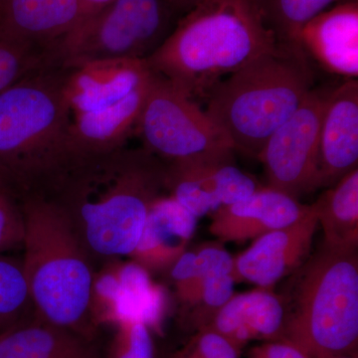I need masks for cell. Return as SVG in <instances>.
Returning <instances> with one entry per match:
<instances>
[{
    "label": "cell",
    "mask_w": 358,
    "mask_h": 358,
    "mask_svg": "<svg viewBox=\"0 0 358 358\" xmlns=\"http://www.w3.org/2000/svg\"><path fill=\"white\" fill-rule=\"evenodd\" d=\"M166 187V164L145 148L78 155L43 196L69 218L90 257L131 256Z\"/></svg>",
    "instance_id": "cell-1"
},
{
    "label": "cell",
    "mask_w": 358,
    "mask_h": 358,
    "mask_svg": "<svg viewBox=\"0 0 358 358\" xmlns=\"http://www.w3.org/2000/svg\"><path fill=\"white\" fill-rule=\"evenodd\" d=\"M278 44L264 0H202L145 61L195 100Z\"/></svg>",
    "instance_id": "cell-2"
},
{
    "label": "cell",
    "mask_w": 358,
    "mask_h": 358,
    "mask_svg": "<svg viewBox=\"0 0 358 358\" xmlns=\"http://www.w3.org/2000/svg\"><path fill=\"white\" fill-rule=\"evenodd\" d=\"M66 73L41 68L0 92V179L18 199L45 194L78 155Z\"/></svg>",
    "instance_id": "cell-3"
},
{
    "label": "cell",
    "mask_w": 358,
    "mask_h": 358,
    "mask_svg": "<svg viewBox=\"0 0 358 358\" xmlns=\"http://www.w3.org/2000/svg\"><path fill=\"white\" fill-rule=\"evenodd\" d=\"M315 74L300 44L280 43L206 94L205 112L234 150L258 157L266 141L299 109Z\"/></svg>",
    "instance_id": "cell-4"
},
{
    "label": "cell",
    "mask_w": 358,
    "mask_h": 358,
    "mask_svg": "<svg viewBox=\"0 0 358 358\" xmlns=\"http://www.w3.org/2000/svg\"><path fill=\"white\" fill-rule=\"evenodd\" d=\"M20 200L25 224L22 263L35 313L91 341L96 327L91 257L52 200L39 194Z\"/></svg>",
    "instance_id": "cell-5"
},
{
    "label": "cell",
    "mask_w": 358,
    "mask_h": 358,
    "mask_svg": "<svg viewBox=\"0 0 358 358\" xmlns=\"http://www.w3.org/2000/svg\"><path fill=\"white\" fill-rule=\"evenodd\" d=\"M358 245H320L293 273L281 296L280 341L310 358L357 355Z\"/></svg>",
    "instance_id": "cell-6"
},
{
    "label": "cell",
    "mask_w": 358,
    "mask_h": 358,
    "mask_svg": "<svg viewBox=\"0 0 358 358\" xmlns=\"http://www.w3.org/2000/svg\"><path fill=\"white\" fill-rule=\"evenodd\" d=\"M164 0H115L43 50L45 67L70 70L107 59H147L166 38Z\"/></svg>",
    "instance_id": "cell-7"
},
{
    "label": "cell",
    "mask_w": 358,
    "mask_h": 358,
    "mask_svg": "<svg viewBox=\"0 0 358 358\" xmlns=\"http://www.w3.org/2000/svg\"><path fill=\"white\" fill-rule=\"evenodd\" d=\"M143 148L169 164L234 157L227 136L194 99L154 73L136 127Z\"/></svg>",
    "instance_id": "cell-8"
},
{
    "label": "cell",
    "mask_w": 358,
    "mask_h": 358,
    "mask_svg": "<svg viewBox=\"0 0 358 358\" xmlns=\"http://www.w3.org/2000/svg\"><path fill=\"white\" fill-rule=\"evenodd\" d=\"M326 94L313 88L266 141L257 159L263 164L268 187L296 199L319 189L317 155Z\"/></svg>",
    "instance_id": "cell-9"
},
{
    "label": "cell",
    "mask_w": 358,
    "mask_h": 358,
    "mask_svg": "<svg viewBox=\"0 0 358 358\" xmlns=\"http://www.w3.org/2000/svg\"><path fill=\"white\" fill-rule=\"evenodd\" d=\"M166 187L171 197L199 218L246 199L261 185L231 157L169 162Z\"/></svg>",
    "instance_id": "cell-10"
},
{
    "label": "cell",
    "mask_w": 358,
    "mask_h": 358,
    "mask_svg": "<svg viewBox=\"0 0 358 358\" xmlns=\"http://www.w3.org/2000/svg\"><path fill=\"white\" fill-rule=\"evenodd\" d=\"M319 222L312 204L296 222L256 238L248 249L233 258L235 282H249L273 289L308 260Z\"/></svg>",
    "instance_id": "cell-11"
},
{
    "label": "cell",
    "mask_w": 358,
    "mask_h": 358,
    "mask_svg": "<svg viewBox=\"0 0 358 358\" xmlns=\"http://www.w3.org/2000/svg\"><path fill=\"white\" fill-rule=\"evenodd\" d=\"M358 166V82L327 91L320 127L317 188L331 187Z\"/></svg>",
    "instance_id": "cell-12"
},
{
    "label": "cell",
    "mask_w": 358,
    "mask_h": 358,
    "mask_svg": "<svg viewBox=\"0 0 358 358\" xmlns=\"http://www.w3.org/2000/svg\"><path fill=\"white\" fill-rule=\"evenodd\" d=\"M152 75L145 59L85 63L66 73V102L73 115L106 109L147 85Z\"/></svg>",
    "instance_id": "cell-13"
},
{
    "label": "cell",
    "mask_w": 358,
    "mask_h": 358,
    "mask_svg": "<svg viewBox=\"0 0 358 358\" xmlns=\"http://www.w3.org/2000/svg\"><path fill=\"white\" fill-rule=\"evenodd\" d=\"M308 206L285 193L261 186L246 199L214 211L209 231L220 242L242 243L291 225Z\"/></svg>",
    "instance_id": "cell-14"
},
{
    "label": "cell",
    "mask_w": 358,
    "mask_h": 358,
    "mask_svg": "<svg viewBox=\"0 0 358 358\" xmlns=\"http://www.w3.org/2000/svg\"><path fill=\"white\" fill-rule=\"evenodd\" d=\"M299 44L327 72L357 79L358 2H341L313 17L301 28Z\"/></svg>",
    "instance_id": "cell-15"
},
{
    "label": "cell",
    "mask_w": 358,
    "mask_h": 358,
    "mask_svg": "<svg viewBox=\"0 0 358 358\" xmlns=\"http://www.w3.org/2000/svg\"><path fill=\"white\" fill-rule=\"evenodd\" d=\"M284 322L280 294L272 289L258 288L233 294L202 329L220 334L241 350L252 341H280Z\"/></svg>",
    "instance_id": "cell-16"
},
{
    "label": "cell",
    "mask_w": 358,
    "mask_h": 358,
    "mask_svg": "<svg viewBox=\"0 0 358 358\" xmlns=\"http://www.w3.org/2000/svg\"><path fill=\"white\" fill-rule=\"evenodd\" d=\"M80 20L78 0H0V31L42 50Z\"/></svg>",
    "instance_id": "cell-17"
},
{
    "label": "cell",
    "mask_w": 358,
    "mask_h": 358,
    "mask_svg": "<svg viewBox=\"0 0 358 358\" xmlns=\"http://www.w3.org/2000/svg\"><path fill=\"white\" fill-rule=\"evenodd\" d=\"M197 218L173 197L162 195L148 212L134 256L145 267L173 266L185 253L196 229Z\"/></svg>",
    "instance_id": "cell-18"
},
{
    "label": "cell",
    "mask_w": 358,
    "mask_h": 358,
    "mask_svg": "<svg viewBox=\"0 0 358 358\" xmlns=\"http://www.w3.org/2000/svg\"><path fill=\"white\" fill-rule=\"evenodd\" d=\"M0 358H100L90 339L35 313L0 333Z\"/></svg>",
    "instance_id": "cell-19"
},
{
    "label": "cell",
    "mask_w": 358,
    "mask_h": 358,
    "mask_svg": "<svg viewBox=\"0 0 358 358\" xmlns=\"http://www.w3.org/2000/svg\"><path fill=\"white\" fill-rule=\"evenodd\" d=\"M150 81L106 109L73 115L71 138L77 154H95L124 147L138 124Z\"/></svg>",
    "instance_id": "cell-20"
},
{
    "label": "cell",
    "mask_w": 358,
    "mask_h": 358,
    "mask_svg": "<svg viewBox=\"0 0 358 358\" xmlns=\"http://www.w3.org/2000/svg\"><path fill=\"white\" fill-rule=\"evenodd\" d=\"M312 206L324 243L358 245V169L322 193Z\"/></svg>",
    "instance_id": "cell-21"
},
{
    "label": "cell",
    "mask_w": 358,
    "mask_h": 358,
    "mask_svg": "<svg viewBox=\"0 0 358 358\" xmlns=\"http://www.w3.org/2000/svg\"><path fill=\"white\" fill-rule=\"evenodd\" d=\"M34 315L22 260L0 255V333Z\"/></svg>",
    "instance_id": "cell-22"
},
{
    "label": "cell",
    "mask_w": 358,
    "mask_h": 358,
    "mask_svg": "<svg viewBox=\"0 0 358 358\" xmlns=\"http://www.w3.org/2000/svg\"><path fill=\"white\" fill-rule=\"evenodd\" d=\"M357 0H264L268 25L280 43L299 44L301 28L334 3Z\"/></svg>",
    "instance_id": "cell-23"
},
{
    "label": "cell",
    "mask_w": 358,
    "mask_h": 358,
    "mask_svg": "<svg viewBox=\"0 0 358 358\" xmlns=\"http://www.w3.org/2000/svg\"><path fill=\"white\" fill-rule=\"evenodd\" d=\"M44 67L42 49L0 31V92Z\"/></svg>",
    "instance_id": "cell-24"
},
{
    "label": "cell",
    "mask_w": 358,
    "mask_h": 358,
    "mask_svg": "<svg viewBox=\"0 0 358 358\" xmlns=\"http://www.w3.org/2000/svg\"><path fill=\"white\" fill-rule=\"evenodd\" d=\"M112 358H155L154 343L147 324L134 320L119 322Z\"/></svg>",
    "instance_id": "cell-25"
},
{
    "label": "cell",
    "mask_w": 358,
    "mask_h": 358,
    "mask_svg": "<svg viewBox=\"0 0 358 358\" xmlns=\"http://www.w3.org/2000/svg\"><path fill=\"white\" fill-rule=\"evenodd\" d=\"M24 217L20 200L9 190H0V255L23 247Z\"/></svg>",
    "instance_id": "cell-26"
},
{
    "label": "cell",
    "mask_w": 358,
    "mask_h": 358,
    "mask_svg": "<svg viewBox=\"0 0 358 358\" xmlns=\"http://www.w3.org/2000/svg\"><path fill=\"white\" fill-rule=\"evenodd\" d=\"M240 350L220 334L201 329L176 358H238Z\"/></svg>",
    "instance_id": "cell-27"
},
{
    "label": "cell",
    "mask_w": 358,
    "mask_h": 358,
    "mask_svg": "<svg viewBox=\"0 0 358 358\" xmlns=\"http://www.w3.org/2000/svg\"><path fill=\"white\" fill-rule=\"evenodd\" d=\"M247 358H310L286 341H270L250 350Z\"/></svg>",
    "instance_id": "cell-28"
},
{
    "label": "cell",
    "mask_w": 358,
    "mask_h": 358,
    "mask_svg": "<svg viewBox=\"0 0 358 358\" xmlns=\"http://www.w3.org/2000/svg\"><path fill=\"white\" fill-rule=\"evenodd\" d=\"M78 1H79L80 9H81V20L80 21H82L98 11L102 10L115 0H78Z\"/></svg>",
    "instance_id": "cell-29"
},
{
    "label": "cell",
    "mask_w": 358,
    "mask_h": 358,
    "mask_svg": "<svg viewBox=\"0 0 358 358\" xmlns=\"http://www.w3.org/2000/svg\"><path fill=\"white\" fill-rule=\"evenodd\" d=\"M164 1L169 4V7L187 13L188 10L197 6L202 0H164Z\"/></svg>",
    "instance_id": "cell-30"
},
{
    "label": "cell",
    "mask_w": 358,
    "mask_h": 358,
    "mask_svg": "<svg viewBox=\"0 0 358 358\" xmlns=\"http://www.w3.org/2000/svg\"><path fill=\"white\" fill-rule=\"evenodd\" d=\"M3 189L9 190L8 188L6 187V185H4L3 181H2L1 179H0V190H3ZM9 192H10V190H9Z\"/></svg>",
    "instance_id": "cell-31"
},
{
    "label": "cell",
    "mask_w": 358,
    "mask_h": 358,
    "mask_svg": "<svg viewBox=\"0 0 358 358\" xmlns=\"http://www.w3.org/2000/svg\"><path fill=\"white\" fill-rule=\"evenodd\" d=\"M331 358H357V355H343V357H336Z\"/></svg>",
    "instance_id": "cell-32"
}]
</instances>
